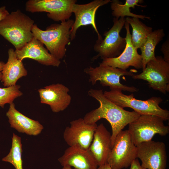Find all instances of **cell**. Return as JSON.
I'll return each instance as SVG.
<instances>
[{
	"mask_svg": "<svg viewBox=\"0 0 169 169\" xmlns=\"http://www.w3.org/2000/svg\"><path fill=\"white\" fill-rule=\"evenodd\" d=\"M88 95L95 99L100 103V106L87 113L83 119L89 124L96 122L102 118L107 120L112 128L111 147L113 146L115 139L118 134L126 125L137 119L140 115L134 111L125 110L106 98L103 95L102 90L90 89Z\"/></svg>",
	"mask_w": 169,
	"mask_h": 169,
	"instance_id": "obj_1",
	"label": "cell"
},
{
	"mask_svg": "<svg viewBox=\"0 0 169 169\" xmlns=\"http://www.w3.org/2000/svg\"><path fill=\"white\" fill-rule=\"evenodd\" d=\"M34 21L18 9L12 12L0 21V35L19 49L29 42L33 36Z\"/></svg>",
	"mask_w": 169,
	"mask_h": 169,
	"instance_id": "obj_2",
	"label": "cell"
},
{
	"mask_svg": "<svg viewBox=\"0 0 169 169\" xmlns=\"http://www.w3.org/2000/svg\"><path fill=\"white\" fill-rule=\"evenodd\" d=\"M74 22L69 19L60 24H52L44 30L34 24L32 33L33 37L46 46L50 54L60 60L65 55L66 46L70 43V30Z\"/></svg>",
	"mask_w": 169,
	"mask_h": 169,
	"instance_id": "obj_3",
	"label": "cell"
},
{
	"mask_svg": "<svg viewBox=\"0 0 169 169\" xmlns=\"http://www.w3.org/2000/svg\"><path fill=\"white\" fill-rule=\"evenodd\" d=\"M110 90L105 91L104 95L120 107L131 108L140 115H154L161 117L164 121L169 120V111L161 108L159 105L163 101L161 97L154 96L146 100H141L135 98L133 94L126 95L120 90Z\"/></svg>",
	"mask_w": 169,
	"mask_h": 169,
	"instance_id": "obj_4",
	"label": "cell"
},
{
	"mask_svg": "<svg viewBox=\"0 0 169 169\" xmlns=\"http://www.w3.org/2000/svg\"><path fill=\"white\" fill-rule=\"evenodd\" d=\"M163 119L152 115H142L129 125L128 131L133 143H140L152 140L156 134L165 136L169 132V127Z\"/></svg>",
	"mask_w": 169,
	"mask_h": 169,
	"instance_id": "obj_5",
	"label": "cell"
},
{
	"mask_svg": "<svg viewBox=\"0 0 169 169\" xmlns=\"http://www.w3.org/2000/svg\"><path fill=\"white\" fill-rule=\"evenodd\" d=\"M113 22L111 28L105 32L104 38L96 41L94 49L98 54L94 57V59L99 57L102 59L117 57L125 48L126 44L125 38L121 37L120 33L125 25V18H114Z\"/></svg>",
	"mask_w": 169,
	"mask_h": 169,
	"instance_id": "obj_6",
	"label": "cell"
},
{
	"mask_svg": "<svg viewBox=\"0 0 169 169\" xmlns=\"http://www.w3.org/2000/svg\"><path fill=\"white\" fill-rule=\"evenodd\" d=\"M84 71L89 76V82L93 85L100 81L103 87L109 86L110 89H118L131 92H137L139 90L134 86H127L120 83L121 76H132L134 75L133 71L100 64L95 68L91 66L86 68Z\"/></svg>",
	"mask_w": 169,
	"mask_h": 169,
	"instance_id": "obj_7",
	"label": "cell"
},
{
	"mask_svg": "<svg viewBox=\"0 0 169 169\" xmlns=\"http://www.w3.org/2000/svg\"><path fill=\"white\" fill-rule=\"evenodd\" d=\"M137 158V147L128 130H122L116 136L107 163L112 169H122L130 166Z\"/></svg>",
	"mask_w": 169,
	"mask_h": 169,
	"instance_id": "obj_8",
	"label": "cell"
},
{
	"mask_svg": "<svg viewBox=\"0 0 169 169\" xmlns=\"http://www.w3.org/2000/svg\"><path fill=\"white\" fill-rule=\"evenodd\" d=\"M132 77L146 80L150 87L166 94L169 91V63L161 56H156V59L147 63L141 73L134 74Z\"/></svg>",
	"mask_w": 169,
	"mask_h": 169,
	"instance_id": "obj_9",
	"label": "cell"
},
{
	"mask_svg": "<svg viewBox=\"0 0 169 169\" xmlns=\"http://www.w3.org/2000/svg\"><path fill=\"white\" fill-rule=\"evenodd\" d=\"M76 0H29L25 4L27 12H47L48 17L61 22L69 19Z\"/></svg>",
	"mask_w": 169,
	"mask_h": 169,
	"instance_id": "obj_10",
	"label": "cell"
},
{
	"mask_svg": "<svg viewBox=\"0 0 169 169\" xmlns=\"http://www.w3.org/2000/svg\"><path fill=\"white\" fill-rule=\"evenodd\" d=\"M137 158L146 169H166L167 155L166 145L162 142L152 140L142 142L136 146Z\"/></svg>",
	"mask_w": 169,
	"mask_h": 169,
	"instance_id": "obj_11",
	"label": "cell"
},
{
	"mask_svg": "<svg viewBox=\"0 0 169 169\" xmlns=\"http://www.w3.org/2000/svg\"><path fill=\"white\" fill-rule=\"evenodd\" d=\"M70 123V126L66 128L63 133L65 141L69 146H76L88 150L98 125L96 123H87L82 118Z\"/></svg>",
	"mask_w": 169,
	"mask_h": 169,
	"instance_id": "obj_12",
	"label": "cell"
},
{
	"mask_svg": "<svg viewBox=\"0 0 169 169\" xmlns=\"http://www.w3.org/2000/svg\"><path fill=\"white\" fill-rule=\"evenodd\" d=\"M110 0H95L84 4L75 3L73 7L72 13L75 16V20L70 30V40L74 39L76 32L81 26L91 25L98 35L97 41H100L102 38L99 33L96 25V13L100 7L110 2Z\"/></svg>",
	"mask_w": 169,
	"mask_h": 169,
	"instance_id": "obj_13",
	"label": "cell"
},
{
	"mask_svg": "<svg viewBox=\"0 0 169 169\" xmlns=\"http://www.w3.org/2000/svg\"><path fill=\"white\" fill-rule=\"evenodd\" d=\"M125 28L126 31L125 38L126 44L125 48L119 56L103 59L100 65H108L114 68L126 70L132 66L136 69L142 68V57L133 46L131 40L129 24L125 21Z\"/></svg>",
	"mask_w": 169,
	"mask_h": 169,
	"instance_id": "obj_14",
	"label": "cell"
},
{
	"mask_svg": "<svg viewBox=\"0 0 169 169\" xmlns=\"http://www.w3.org/2000/svg\"><path fill=\"white\" fill-rule=\"evenodd\" d=\"M69 89L64 85L53 84L38 90L40 102L49 105L53 112L57 113L66 109L70 105L71 97Z\"/></svg>",
	"mask_w": 169,
	"mask_h": 169,
	"instance_id": "obj_15",
	"label": "cell"
},
{
	"mask_svg": "<svg viewBox=\"0 0 169 169\" xmlns=\"http://www.w3.org/2000/svg\"><path fill=\"white\" fill-rule=\"evenodd\" d=\"M44 44L33 37L32 39L19 49H16L15 53L19 60L22 61L28 58L34 60L41 64L58 67L61 61L49 53Z\"/></svg>",
	"mask_w": 169,
	"mask_h": 169,
	"instance_id": "obj_16",
	"label": "cell"
},
{
	"mask_svg": "<svg viewBox=\"0 0 169 169\" xmlns=\"http://www.w3.org/2000/svg\"><path fill=\"white\" fill-rule=\"evenodd\" d=\"M58 160L63 167L75 169H97V164L88 150L78 146H69Z\"/></svg>",
	"mask_w": 169,
	"mask_h": 169,
	"instance_id": "obj_17",
	"label": "cell"
},
{
	"mask_svg": "<svg viewBox=\"0 0 169 169\" xmlns=\"http://www.w3.org/2000/svg\"><path fill=\"white\" fill-rule=\"evenodd\" d=\"M111 150V134L101 123L97 125L88 150L100 166L107 163Z\"/></svg>",
	"mask_w": 169,
	"mask_h": 169,
	"instance_id": "obj_18",
	"label": "cell"
},
{
	"mask_svg": "<svg viewBox=\"0 0 169 169\" xmlns=\"http://www.w3.org/2000/svg\"><path fill=\"white\" fill-rule=\"evenodd\" d=\"M6 115L11 127L19 132L36 136L39 135L44 128L38 121L30 119L18 111L13 103L10 104Z\"/></svg>",
	"mask_w": 169,
	"mask_h": 169,
	"instance_id": "obj_19",
	"label": "cell"
},
{
	"mask_svg": "<svg viewBox=\"0 0 169 169\" xmlns=\"http://www.w3.org/2000/svg\"><path fill=\"white\" fill-rule=\"evenodd\" d=\"M8 54V60L2 70L1 80L3 86L6 87L16 85L20 78L27 74L22 61L17 58L14 49H9Z\"/></svg>",
	"mask_w": 169,
	"mask_h": 169,
	"instance_id": "obj_20",
	"label": "cell"
},
{
	"mask_svg": "<svg viewBox=\"0 0 169 169\" xmlns=\"http://www.w3.org/2000/svg\"><path fill=\"white\" fill-rule=\"evenodd\" d=\"M165 36L163 29L152 31L140 48L141 51L142 70L145 68L149 61L156 59L155 53L156 47L163 39Z\"/></svg>",
	"mask_w": 169,
	"mask_h": 169,
	"instance_id": "obj_21",
	"label": "cell"
},
{
	"mask_svg": "<svg viewBox=\"0 0 169 169\" xmlns=\"http://www.w3.org/2000/svg\"><path fill=\"white\" fill-rule=\"evenodd\" d=\"M125 18V21L130 24L132 28V44L138 49L144 43L148 36L152 32V28L146 25L138 18L127 17Z\"/></svg>",
	"mask_w": 169,
	"mask_h": 169,
	"instance_id": "obj_22",
	"label": "cell"
},
{
	"mask_svg": "<svg viewBox=\"0 0 169 169\" xmlns=\"http://www.w3.org/2000/svg\"><path fill=\"white\" fill-rule=\"evenodd\" d=\"M142 0H126L124 4L118 0H112L110 2V7L112 10V14L115 18H119L120 17L125 16L131 17L138 18L142 19L146 18L150 19V17L142 15H138L131 13V8H135L136 6L145 8V5H142L139 4L143 3Z\"/></svg>",
	"mask_w": 169,
	"mask_h": 169,
	"instance_id": "obj_23",
	"label": "cell"
},
{
	"mask_svg": "<svg viewBox=\"0 0 169 169\" xmlns=\"http://www.w3.org/2000/svg\"><path fill=\"white\" fill-rule=\"evenodd\" d=\"M21 138L13 133L12 137L11 148L9 153L2 159L3 161L12 164L15 169H23Z\"/></svg>",
	"mask_w": 169,
	"mask_h": 169,
	"instance_id": "obj_24",
	"label": "cell"
},
{
	"mask_svg": "<svg viewBox=\"0 0 169 169\" xmlns=\"http://www.w3.org/2000/svg\"><path fill=\"white\" fill-rule=\"evenodd\" d=\"M20 85H15L4 88H0V106L3 108L6 104L13 103L16 98L22 96Z\"/></svg>",
	"mask_w": 169,
	"mask_h": 169,
	"instance_id": "obj_25",
	"label": "cell"
},
{
	"mask_svg": "<svg viewBox=\"0 0 169 169\" xmlns=\"http://www.w3.org/2000/svg\"><path fill=\"white\" fill-rule=\"evenodd\" d=\"M161 51L164 54L163 58L164 60L169 63V42L168 39L162 44Z\"/></svg>",
	"mask_w": 169,
	"mask_h": 169,
	"instance_id": "obj_26",
	"label": "cell"
},
{
	"mask_svg": "<svg viewBox=\"0 0 169 169\" xmlns=\"http://www.w3.org/2000/svg\"><path fill=\"white\" fill-rule=\"evenodd\" d=\"M130 169H146L140 164L139 161L137 158L134 160L130 165Z\"/></svg>",
	"mask_w": 169,
	"mask_h": 169,
	"instance_id": "obj_27",
	"label": "cell"
},
{
	"mask_svg": "<svg viewBox=\"0 0 169 169\" xmlns=\"http://www.w3.org/2000/svg\"><path fill=\"white\" fill-rule=\"evenodd\" d=\"M9 13L7 10L5 6L0 8V21L4 18L9 14Z\"/></svg>",
	"mask_w": 169,
	"mask_h": 169,
	"instance_id": "obj_28",
	"label": "cell"
},
{
	"mask_svg": "<svg viewBox=\"0 0 169 169\" xmlns=\"http://www.w3.org/2000/svg\"><path fill=\"white\" fill-rule=\"evenodd\" d=\"M97 169H112V168L107 163H106L103 165L99 166Z\"/></svg>",
	"mask_w": 169,
	"mask_h": 169,
	"instance_id": "obj_29",
	"label": "cell"
},
{
	"mask_svg": "<svg viewBox=\"0 0 169 169\" xmlns=\"http://www.w3.org/2000/svg\"><path fill=\"white\" fill-rule=\"evenodd\" d=\"M5 63L3 61H0V80H1L2 77V71Z\"/></svg>",
	"mask_w": 169,
	"mask_h": 169,
	"instance_id": "obj_30",
	"label": "cell"
},
{
	"mask_svg": "<svg viewBox=\"0 0 169 169\" xmlns=\"http://www.w3.org/2000/svg\"><path fill=\"white\" fill-rule=\"evenodd\" d=\"M61 169H75L70 167H63Z\"/></svg>",
	"mask_w": 169,
	"mask_h": 169,
	"instance_id": "obj_31",
	"label": "cell"
}]
</instances>
